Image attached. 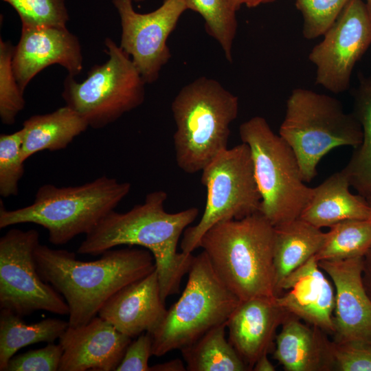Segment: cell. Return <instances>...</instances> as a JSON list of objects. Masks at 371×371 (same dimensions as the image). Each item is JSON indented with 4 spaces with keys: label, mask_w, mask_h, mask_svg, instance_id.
I'll return each mask as SVG.
<instances>
[{
    "label": "cell",
    "mask_w": 371,
    "mask_h": 371,
    "mask_svg": "<svg viewBox=\"0 0 371 371\" xmlns=\"http://www.w3.org/2000/svg\"><path fill=\"white\" fill-rule=\"evenodd\" d=\"M104 44L109 59L94 65L81 82L68 74L62 93L66 105L95 129L114 122L145 98L146 83L131 56L110 38Z\"/></svg>",
    "instance_id": "cell-9"
},
{
    "label": "cell",
    "mask_w": 371,
    "mask_h": 371,
    "mask_svg": "<svg viewBox=\"0 0 371 371\" xmlns=\"http://www.w3.org/2000/svg\"><path fill=\"white\" fill-rule=\"evenodd\" d=\"M167 193H148L142 204L126 212L113 210L87 234L78 253L101 255L120 245L139 246L153 254L164 300L179 292L181 282L188 273L192 254L177 251L179 240L199 214L196 207L176 213L166 211Z\"/></svg>",
    "instance_id": "cell-1"
},
{
    "label": "cell",
    "mask_w": 371,
    "mask_h": 371,
    "mask_svg": "<svg viewBox=\"0 0 371 371\" xmlns=\"http://www.w3.org/2000/svg\"><path fill=\"white\" fill-rule=\"evenodd\" d=\"M14 46L0 39V117L5 125L15 123L17 115L24 109L23 93L15 78L12 67Z\"/></svg>",
    "instance_id": "cell-29"
},
{
    "label": "cell",
    "mask_w": 371,
    "mask_h": 371,
    "mask_svg": "<svg viewBox=\"0 0 371 371\" xmlns=\"http://www.w3.org/2000/svg\"><path fill=\"white\" fill-rule=\"evenodd\" d=\"M239 135L250 149L261 196L260 212L273 226L299 218L313 188L305 184L291 146L261 116L243 122Z\"/></svg>",
    "instance_id": "cell-7"
},
{
    "label": "cell",
    "mask_w": 371,
    "mask_h": 371,
    "mask_svg": "<svg viewBox=\"0 0 371 371\" xmlns=\"http://www.w3.org/2000/svg\"><path fill=\"white\" fill-rule=\"evenodd\" d=\"M276 300L288 313L333 334L335 289L315 256L286 279Z\"/></svg>",
    "instance_id": "cell-18"
},
{
    "label": "cell",
    "mask_w": 371,
    "mask_h": 371,
    "mask_svg": "<svg viewBox=\"0 0 371 371\" xmlns=\"http://www.w3.org/2000/svg\"><path fill=\"white\" fill-rule=\"evenodd\" d=\"M58 339L63 351L58 371L116 370L132 341L99 316L69 326Z\"/></svg>",
    "instance_id": "cell-16"
},
{
    "label": "cell",
    "mask_w": 371,
    "mask_h": 371,
    "mask_svg": "<svg viewBox=\"0 0 371 371\" xmlns=\"http://www.w3.org/2000/svg\"><path fill=\"white\" fill-rule=\"evenodd\" d=\"M131 188L128 182L105 175L75 186L44 184L27 206L8 210L1 201L0 228L34 223L47 230L52 244L64 245L80 234L89 233L115 210Z\"/></svg>",
    "instance_id": "cell-4"
},
{
    "label": "cell",
    "mask_w": 371,
    "mask_h": 371,
    "mask_svg": "<svg viewBox=\"0 0 371 371\" xmlns=\"http://www.w3.org/2000/svg\"><path fill=\"white\" fill-rule=\"evenodd\" d=\"M188 275L181 297L150 333L154 356L192 344L227 323L240 302L218 277L203 251L193 256Z\"/></svg>",
    "instance_id": "cell-8"
},
{
    "label": "cell",
    "mask_w": 371,
    "mask_h": 371,
    "mask_svg": "<svg viewBox=\"0 0 371 371\" xmlns=\"http://www.w3.org/2000/svg\"><path fill=\"white\" fill-rule=\"evenodd\" d=\"M352 113L361 126L363 139L355 148L342 171L350 186L368 199L371 198V76L359 75V84L354 92Z\"/></svg>",
    "instance_id": "cell-25"
},
{
    "label": "cell",
    "mask_w": 371,
    "mask_h": 371,
    "mask_svg": "<svg viewBox=\"0 0 371 371\" xmlns=\"http://www.w3.org/2000/svg\"><path fill=\"white\" fill-rule=\"evenodd\" d=\"M349 0H295L304 19L302 34L306 39L324 34Z\"/></svg>",
    "instance_id": "cell-32"
},
{
    "label": "cell",
    "mask_w": 371,
    "mask_h": 371,
    "mask_svg": "<svg viewBox=\"0 0 371 371\" xmlns=\"http://www.w3.org/2000/svg\"><path fill=\"white\" fill-rule=\"evenodd\" d=\"M39 234L11 229L0 238V307L21 317L36 311L68 315L63 296L41 277L34 251Z\"/></svg>",
    "instance_id": "cell-11"
},
{
    "label": "cell",
    "mask_w": 371,
    "mask_h": 371,
    "mask_svg": "<svg viewBox=\"0 0 371 371\" xmlns=\"http://www.w3.org/2000/svg\"><path fill=\"white\" fill-rule=\"evenodd\" d=\"M252 370L254 371H275L276 368L268 359L267 355H264L257 360Z\"/></svg>",
    "instance_id": "cell-39"
},
{
    "label": "cell",
    "mask_w": 371,
    "mask_h": 371,
    "mask_svg": "<svg viewBox=\"0 0 371 371\" xmlns=\"http://www.w3.org/2000/svg\"><path fill=\"white\" fill-rule=\"evenodd\" d=\"M88 127L86 120L67 105L49 113L32 115L23 124V159L26 161L45 150L64 149Z\"/></svg>",
    "instance_id": "cell-23"
},
{
    "label": "cell",
    "mask_w": 371,
    "mask_h": 371,
    "mask_svg": "<svg viewBox=\"0 0 371 371\" xmlns=\"http://www.w3.org/2000/svg\"><path fill=\"white\" fill-rule=\"evenodd\" d=\"M274 227V288L278 297L286 279L319 251L326 232L300 218Z\"/></svg>",
    "instance_id": "cell-22"
},
{
    "label": "cell",
    "mask_w": 371,
    "mask_h": 371,
    "mask_svg": "<svg viewBox=\"0 0 371 371\" xmlns=\"http://www.w3.org/2000/svg\"><path fill=\"white\" fill-rule=\"evenodd\" d=\"M19 14L22 25L66 27L69 14L65 0H3Z\"/></svg>",
    "instance_id": "cell-31"
},
{
    "label": "cell",
    "mask_w": 371,
    "mask_h": 371,
    "mask_svg": "<svg viewBox=\"0 0 371 371\" xmlns=\"http://www.w3.org/2000/svg\"><path fill=\"white\" fill-rule=\"evenodd\" d=\"M34 258L42 279L65 300L71 327L87 324L111 296L155 269L150 251L134 247L109 249L87 262L74 252L39 244Z\"/></svg>",
    "instance_id": "cell-2"
},
{
    "label": "cell",
    "mask_w": 371,
    "mask_h": 371,
    "mask_svg": "<svg viewBox=\"0 0 371 371\" xmlns=\"http://www.w3.org/2000/svg\"><path fill=\"white\" fill-rule=\"evenodd\" d=\"M274 238V226L258 212L215 224L203 234L199 247L240 302L275 297Z\"/></svg>",
    "instance_id": "cell-3"
},
{
    "label": "cell",
    "mask_w": 371,
    "mask_h": 371,
    "mask_svg": "<svg viewBox=\"0 0 371 371\" xmlns=\"http://www.w3.org/2000/svg\"><path fill=\"white\" fill-rule=\"evenodd\" d=\"M23 317L5 308L0 313V370L4 371L10 359L21 348L31 344L53 343L69 326L58 318H47L27 324Z\"/></svg>",
    "instance_id": "cell-24"
},
{
    "label": "cell",
    "mask_w": 371,
    "mask_h": 371,
    "mask_svg": "<svg viewBox=\"0 0 371 371\" xmlns=\"http://www.w3.org/2000/svg\"><path fill=\"white\" fill-rule=\"evenodd\" d=\"M308 55L316 67L315 82L333 93L350 87L356 63L371 45V21L363 0H349Z\"/></svg>",
    "instance_id": "cell-12"
},
{
    "label": "cell",
    "mask_w": 371,
    "mask_h": 371,
    "mask_svg": "<svg viewBox=\"0 0 371 371\" xmlns=\"http://www.w3.org/2000/svg\"><path fill=\"white\" fill-rule=\"evenodd\" d=\"M279 135L293 150L304 182L317 175V166L332 149L359 146L361 126L352 113H345L339 100L328 95L297 88L286 100Z\"/></svg>",
    "instance_id": "cell-6"
},
{
    "label": "cell",
    "mask_w": 371,
    "mask_h": 371,
    "mask_svg": "<svg viewBox=\"0 0 371 371\" xmlns=\"http://www.w3.org/2000/svg\"><path fill=\"white\" fill-rule=\"evenodd\" d=\"M63 352L60 344L48 343L44 348L13 356L4 371H56Z\"/></svg>",
    "instance_id": "cell-33"
},
{
    "label": "cell",
    "mask_w": 371,
    "mask_h": 371,
    "mask_svg": "<svg viewBox=\"0 0 371 371\" xmlns=\"http://www.w3.org/2000/svg\"><path fill=\"white\" fill-rule=\"evenodd\" d=\"M366 200H367V201L368 202L369 205H370V207H371V198H369V199H366Z\"/></svg>",
    "instance_id": "cell-41"
},
{
    "label": "cell",
    "mask_w": 371,
    "mask_h": 371,
    "mask_svg": "<svg viewBox=\"0 0 371 371\" xmlns=\"http://www.w3.org/2000/svg\"><path fill=\"white\" fill-rule=\"evenodd\" d=\"M132 1L135 2H142V1H144L145 0H132Z\"/></svg>",
    "instance_id": "cell-42"
},
{
    "label": "cell",
    "mask_w": 371,
    "mask_h": 371,
    "mask_svg": "<svg viewBox=\"0 0 371 371\" xmlns=\"http://www.w3.org/2000/svg\"><path fill=\"white\" fill-rule=\"evenodd\" d=\"M132 0H113L120 17V47L131 58L146 83L157 81L171 54L167 45L170 34L186 11L183 0H164L156 10L137 12Z\"/></svg>",
    "instance_id": "cell-13"
},
{
    "label": "cell",
    "mask_w": 371,
    "mask_h": 371,
    "mask_svg": "<svg viewBox=\"0 0 371 371\" xmlns=\"http://www.w3.org/2000/svg\"><path fill=\"white\" fill-rule=\"evenodd\" d=\"M334 370L371 371V343L333 341Z\"/></svg>",
    "instance_id": "cell-34"
},
{
    "label": "cell",
    "mask_w": 371,
    "mask_h": 371,
    "mask_svg": "<svg viewBox=\"0 0 371 371\" xmlns=\"http://www.w3.org/2000/svg\"><path fill=\"white\" fill-rule=\"evenodd\" d=\"M324 332L289 313L276 336L273 358L286 371L334 370L333 341Z\"/></svg>",
    "instance_id": "cell-20"
},
{
    "label": "cell",
    "mask_w": 371,
    "mask_h": 371,
    "mask_svg": "<svg viewBox=\"0 0 371 371\" xmlns=\"http://www.w3.org/2000/svg\"><path fill=\"white\" fill-rule=\"evenodd\" d=\"M227 323L217 326L192 344L182 348L188 371L249 370L225 337Z\"/></svg>",
    "instance_id": "cell-26"
},
{
    "label": "cell",
    "mask_w": 371,
    "mask_h": 371,
    "mask_svg": "<svg viewBox=\"0 0 371 371\" xmlns=\"http://www.w3.org/2000/svg\"><path fill=\"white\" fill-rule=\"evenodd\" d=\"M363 258L317 262L335 289V341L371 343V300L363 282Z\"/></svg>",
    "instance_id": "cell-15"
},
{
    "label": "cell",
    "mask_w": 371,
    "mask_h": 371,
    "mask_svg": "<svg viewBox=\"0 0 371 371\" xmlns=\"http://www.w3.org/2000/svg\"><path fill=\"white\" fill-rule=\"evenodd\" d=\"M171 111L176 124L173 144L177 164L193 174L228 148L238 98L218 80L201 76L180 89Z\"/></svg>",
    "instance_id": "cell-5"
},
{
    "label": "cell",
    "mask_w": 371,
    "mask_h": 371,
    "mask_svg": "<svg viewBox=\"0 0 371 371\" xmlns=\"http://www.w3.org/2000/svg\"><path fill=\"white\" fill-rule=\"evenodd\" d=\"M362 278L364 288L371 300V247L363 258Z\"/></svg>",
    "instance_id": "cell-36"
},
{
    "label": "cell",
    "mask_w": 371,
    "mask_h": 371,
    "mask_svg": "<svg viewBox=\"0 0 371 371\" xmlns=\"http://www.w3.org/2000/svg\"><path fill=\"white\" fill-rule=\"evenodd\" d=\"M329 228L315 256L317 262L363 257L371 247V218L346 220Z\"/></svg>",
    "instance_id": "cell-27"
},
{
    "label": "cell",
    "mask_w": 371,
    "mask_h": 371,
    "mask_svg": "<svg viewBox=\"0 0 371 371\" xmlns=\"http://www.w3.org/2000/svg\"><path fill=\"white\" fill-rule=\"evenodd\" d=\"M60 65L72 76L82 70L78 38L67 27L22 25L21 37L14 47L13 71L23 92L32 79L52 65Z\"/></svg>",
    "instance_id": "cell-14"
},
{
    "label": "cell",
    "mask_w": 371,
    "mask_h": 371,
    "mask_svg": "<svg viewBox=\"0 0 371 371\" xmlns=\"http://www.w3.org/2000/svg\"><path fill=\"white\" fill-rule=\"evenodd\" d=\"M366 10L371 21V0H366Z\"/></svg>",
    "instance_id": "cell-40"
},
{
    "label": "cell",
    "mask_w": 371,
    "mask_h": 371,
    "mask_svg": "<svg viewBox=\"0 0 371 371\" xmlns=\"http://www.w3.org/2000/svg\"><path fill=\"white\" fill-rule=\"evenodd\" d=\"M23 134L22 128L0 135V194L3 198L19 193V183L25 172L21 153Z\"/></svg>",
    "instance_id": "cell-30"
},
{
    "label": "cell",
    "mask_w": 371,
    "mask_h": 371,
    "mask_svg": "<svg viewBox=\"0 0 371 371\" xmlns=\"http://www.w3.org/2000/svg\"><path fill=\"white\" fill-rule=\"evenodd\" d=\"M277 0H229L232 8L238 11L242 6L249 8L257 7L262 4L270 3Z\"/></svg>",
    "instance_id": "cell-38"
},
{
    "label": "cell",
    "mask_w": 371,
    "mask_h": 371,
    "mask_svg": "<svg viewBox=\"0 0 371 371\" xmlns=\"http://www.w3.org/2000/svg\"><path fill=\"white\" fill-rule=\"evenodd\" d=\"M288 314L276 297L242 301L232 313L226 324L228 340L249 370L271 351L276 330Z\"/></svg>",
    "instance_id": "cell-19"
},
{
    "label": "cell",
    "mask_w": 371,
    "mask_h": 371,
    "mask_svg": "<svg viewBox=\"0 0 371 371\" xmlns=\"http://www.w3.org/2000/svg\"><path fill=\"white\" fill-rule=\"evenodd\" d=\"M201 182L207 199L200 221L188 227L181 241V251L192 254L203 234L215 224L241 219L260 212L261 196L255 179L247 144L242 142L217 155L201 170Z\"/></svg>",
    "instance_id": "cell-10"
},
{
    "label": "cell",
    "mask_w": 371,
    "mask_h": 371,
    "mask_svg": "<svg viewBox=\"0 0 371 371\" xmlns=\"http://www.w3.org/2000/svg\"><path fill=\"white\" fill-rule=\"evenodd\" d=\"M164 302L155 269L111 296L98 316L133 339L145 332L151 333L159 324L167 312Z\"/></svg>",
    "instance_id": "cell-17"
},
{
    "label": "cell",
    "mask_w": 371,
    "mask_h": 371,
    "mask_svg": "<svg viewBox=\"0 0 371 371\" xmlns=\"http://www.w3.org/2000/svg\"><path fill=\"white\" fill-rule=\"evenodd\" d=\"M187 9L199 14L206 32L220 45L225 58L232 62V47L237 32L236 11L229 0H183Z\"/></svg>",
    "instance_id": "cell-28"
},
{
    "label": "cell",
    "mask_w": 371,
    "mask_h": 371,
    "mask_svg": "<svg viewBox=\"0 0 371 371\" xmlns=\"http://www.w3.org/2000/svg\"><path fill=\"white\" fill-rule=\"evenodd\" d=\"M152 355L151 335L143 333L129 344L116 371H150L148 359Z\"/></svg>",
    "instance_id": "cell-35"
},
{
    "label": "cell",
    "mask_w": 371,
    "mask_h": 371,
    "mask_svg": "<svg viewBox=\"0 0 371 371\" xmlns=\"http://www.w3.org/2000/svg\"><path fill=\"white\" fill-rule=\"evenodd\" d=\"M349 179L342 171L333 174L315 188L300 218L322 229L350 219L371 218L366 199L349 190Z\"/></svg>",
    "instance_id": "cell-21"
},
{
    "label": "cell",
    "mask_w": 371,
    "mask_h": 371,
    "mask_svg": "<svg viewBox=\"0 0 371 371\" xmlns=\"http://www.w3.org/2000/svg\"><path fill=\"white\" fill-rule=\"evenodd\" d=\"M186 367L181 360L176 359L150 367V371H184Z\"/></svg>",
    "instance_id": "cell-37"
}]
</instances>
